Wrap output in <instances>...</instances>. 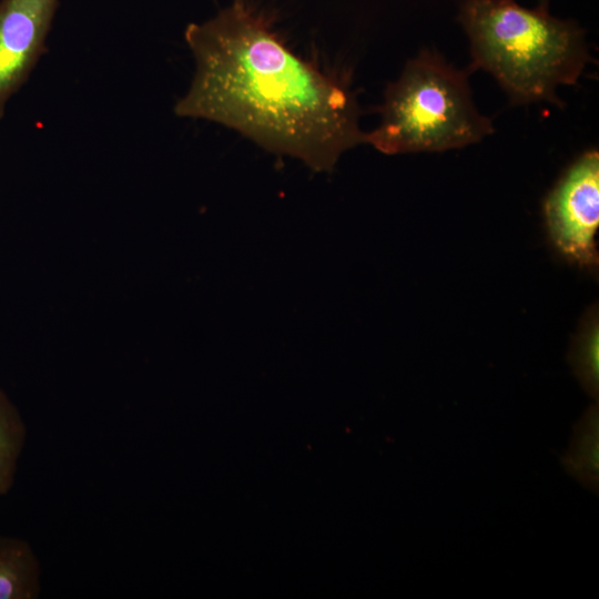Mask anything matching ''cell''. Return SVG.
<instances>
[{
  "instance_id": "6da1fadb",
  "label": "cell",
  "mask_w": 599,
  "mask_h": 599,
  "mask_svg": "<svg viewBox=\"0 0 599 599\" xmlns=\"http://www.w3.org/2000/svg\"><path fill=\"white\" fill-rule=\"evenodd\" d=\"M184 39L195 71L175 115L233 129L319 172L365 143L354 92L290 50L246 0L190 23Z\"/></svg>"
},
{
  "instance_id": "7a4b0ae2",
  "label": "cell",
  "mask_w": 599,
  "mask_h": 599,
  "mask_svg": "<svg viewBox=\"0 0 599 599\" xmlns=\"http://www.w3.org/2000/svg\"><path fill=\"white\" fill-rule=\"evenodd\" d=\"M458 21L470 45L471 70L491 74L512 104L561 106L557 90L575 85L592 61L578 22L516 0H461Z\"/></svg>"
},
{
  "instance_id": "3957f363",
  "label": "cell",
  "mask_w": 599,
  "mask_h": 599,
  "mask_svg": "<svg viewBox=\"0 0 599 599\" xmlns=\"http://www.w3.org/2000/svg\"><path fill=\"white\" fill-rule=\"evenodd\" d=\"M469 71L424 49L385 90L379 124L365 143L384 154L443 152L481 141L495 129L473 100Z\"/></svg>"
},
{
  "instance_id": "277c9868",
  "label": "cell",
  "mask_w": 599,
  "mask_h": 599,
  "mask_svg": "<svg viewBox=\"0 0 599 599\" xmlns=\"http://www.w3.org/2000/svg\"><path fill=\"white\" fill-rule=\"evenodd\" d=\"M552 245L568 261L587 268L598 265L599 153L580 154L560 176L544 202Z\"/></svg>"
},
{
  "instance_id": "5b68a950",
  "label": "cell",
  "mask_w": 599,
  "mask_h": 599,
  "mask_svg": "<svg viewBox=\"0 0 599 599\" xmlns=\"http://www.w3.org/2000/svg\"><path fill=\"white\" fill-rule=\"evenodd\" d=\"M59 0L0 1V120L47 52Z\"/></svg>"
},
{
  "instance_id": "8992f818",
  "label": "cell",
  "mask_w": 599,
  "mask_h": 599,
  "mask_svg": "<svg viewBox=\"0 0 599 599\" xmlns=\"http://www.w3.org/2000/svg\"><path fill=\"white\" fill-rule=\"evenodd\" d=\"M40 593V565L31 546L0 537V599H34Z\"/></svg>"
},
{
  "instance_id": "52a82bcc",
  "label": "cell",
  "mask_w": 599,
  "mask_h": 599,
  "mask_svg": "<svg viewBox=\"0 0 599 599\" xmlns=\"http://www.w3.org/2000/svg\"><path fill=\"white\" fill-rule=\"evenodd\" d=\"M599 412L591 405L573 427L568 450L561 457L567 473L585 488L598 494L599 488Z\"/></svg>"
},
{
  "instance_id": "ba28073f",
  "label": "cell",
  "mask_w": 599,
  "mask_h": 599,
  "mask_svg": "<svg viewBox=\"0 0 599 599\" xmlns=\"http://www.w3.org/2000/svg\"><path fill=\"white\" fill-rule=\"evenodd\" d=\"M26 436L27 429L21 414L0 389V496L6 495L13 486Z\"/></svg>"
},
{
  "instance_id": "9c48e42d",
  "label": "cell",
  "mask_w": 599,
  "mask_h": 599,
  "mask_svg": "<svg viewBox=\"0 0 599 599\" xmlns=\"http://www.w3.org/2000/svg\"><path fill=\"white\" fill-rule=\"evenodd\" d=\"M569 363L583 389L596 400L599 393V327L597 311H591L573 339Z\"/></svg>"
},
{
  "instance_id": "30bf717a",
  "label": "cell",
  "mask_w": 599,
  "mask_h": 599,
  "mask_svg": "<svg viewBox=\"0 0 599 599\" xmlns=\"http://www.w3.org/2000/svg\"><path fill=\"white\" fill-rule=\"evenodd\" d=\"M550 0H537V6L549 8Z\"/></svg>"
}]
</instances>
